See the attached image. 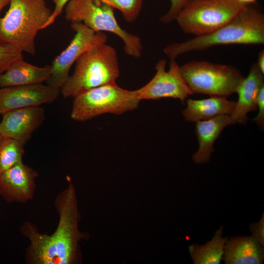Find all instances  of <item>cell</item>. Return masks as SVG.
Listing matches in <instances>:
<instances>
[{"instance_id":"obj_14","label":"cell","mask_w":264,"mask_h":264,"mask_svg":"<svg viewBox=\"0 0 264 264\" xmlns=\"http://www.w3.org/2000/svg\"><path fill=\"white\" fill-rule=\"evenodd\" d=\"M264 86V74L256 63L254 64L251 66L247 76L243 78L236 91L238 99L230 115L235 124H245L248 119V113L257 110L258 94Z\"/></svg>"},{"instance_id":"obj_30","label":"cell","mask_w":264,"mask_h":264,"mask_svg":"<svg viewBox=\"0 0 264 264\" xmlns=\"http://www.w3.org/2000/svg\"><path fill=\"white\" fill-rule=\"evenodd\" d=\"M3 139V137L0 134V142L1 141L2 139Z\"/></svg>"},{"instance_id":"obj_16","label":"cell","mask_w":264,"mask_h":264,"mask_svg":"<svg viewBox=\"0 0 264 264\" xmlns=\"http://www.w3.org/2000/svg\"><path fill=\"white\" fill-rule=\"evenodd\" d=\"M222 259L226 264H262L264 246L252 236L227 238Z\"/></svg>"},{"instance_id":"obj_22","label":"cell","mask_w":264,"mask_h":264,"mask_svg":"<svg viewBox=\"0 0 264 264\" xmlns=\"http://www.w3.org/2000/svg\"><path fill=\"white\" fill-rule=\"evenodd\" d=\"M22 53L18 47L0 42V75L14 61L23 59Z\"/></svg>"},{"instance_id":"obj_15","label":"cell","mask_w":264,"mask_h":264,"mask_svg":"<svg viewBox=\"0 0 264 264\" xmlns=\"http://www.w3.org/2000/svg\"><path fill=\"white\" fill-rule=\"evenodd\" d=\"M195 132L198 148L193 154L192 159L197 164L208 162L214 151L213 145L222 130L227 126L234 124L229 115L224 114L196 122Z\"/></svg>"},{"instance_id":"obj_7","label":"cell","mask_w":264,"mask_h":264,"mask_svg":"<svg viewBox=\"0 0 264 264\" xmlns=\"http://www.w3.org/2000/svg\"><path fill=\"white\" fill-rule=\"evenodd\" d=\"M182 75L192 92L226 97L236 92L244 77L231 65L205 61H191L180 66Z\"/></svg>"},{"instance_id":"obj_6","label":"cell","mask_w":264,"mask_h":264,"mask_svg":"<svg viewBox=\"0 0 264 264\" xmlns=\"http://www.w3.org/2000/svg\"><path fill=\"white\" fill-rule=\"evenodd\" d=\"M64 10L68 21L81 22L95 32L113 33L122 40L128 55L141 57L143 47L140 38L120 26L112 7L94 0H69Z\"/></svg>"},{"instance_id":"obj_18","label":"cell","mask_w":264,"mask_h":264,"mask_svg":"<svg viewBox=\"0 0 264 264\" xmlns=\"http://www.w3.org/2000/svg\"><path fill=\"white\" fill-rule=\"evenodd\" d=\"M186 101L187 105L182 111L183 116L187 121L195 123L219 115H230L236 103L226 97L220 96L199 100L188 99Z\"/></svg>"},{"instance_id":"obj_1","label":"cell","mask_w":264,"mask_h":264,"mask_svg":"<svg viewBox=\"0 0 264 264\" xmlns=\"http://www.w3.org/2000/svg\"><path fill=\"white\" fill-rule=\"evenodd\" d=\"M54 204L59 221L52 234L41 233L29 221L21 227L22 234L29 241L25 253L29 264H74L81 261L80 242L85 234L79 229L78 200L72 183L58 195Z\"/></svg>"},{"instance_id":"obj_24","label":"cell","mask_w":264,"mask_h":264,"mask_svg":"<svg viewBox=\"0 0 264 264\" xmlns=\"http://www.w3.org/2000/svg\"><path fill=\"white\" fill-rule=\"evenodd\" d=\"M257 104V110L259 111L253 121L261 128L263 129L264 126V86L261 88L258 93Z\"/></svg>"},{"instance_id":"obj_8","label":"cell","mask_w":264,"mask_h":264,"mask_svg":"<svg viewBox=\"0 0 264 264\" xmlns=\"http://www.w3.org/2000/svg\"><path fill=\"white\" fill-rule=\"evenodd\" d=\"M247 6L237 0H193L175 21L185 33L201 36L226 24Z\"/></svg>"},{"instance_id":"obj_4","label":"cell","mask_w":264,"mask_h":264,"mask_svg":"<svg viewBox=\"0 0 264 264\" xmlns=\"http://www.w3.org/2000/svg\"><path fill=\"white\" fill-rule=\"evenodd\" d=\"M119 76L117 52L105 43L86 51L77 59L61 92L65 98H74L90 89L116 83Z\"/></svg>"},{"instance_id":"obj_12","label":"cell","mask_w":264,"mask_h":264,"mask_svg":"<svg viewBox=\"0 0 264 264\" xmlns=\"http://www.w3.org/2000/svg\"><path fill=\"white\" fill-rule=\"evenodd\" d=\"M38 172L21 161L0 175V196L9 203H25L36 188Z\"/></svg>"},{"instance_id":"obj_26","label":"cell","mask_w":264,"mask_h":264,"mask_svg":"<svg viewBox=\"0 0 264 264\" xmlns=\"http://www.w3.org/2000/svg\"><path fill=\"white\" fill-rule=\"evenodd\" d=\"M69 0H52L54 4V8L52 11L50 18L45 25L44 28L52 24L63 12L64 9Z\"/></svg>"},{"instance_id":"obj_9","label":"cell","mask_w":264,"mask_h":264,"mask_svg":"<svg viewBox=\"0 0 264 264\" xmlns=\"http://www.w3.org/2000/svg\"><path fill=\"white\" fill-rule=\"evenodd\" d=\"M71 28L75 33L68 46L53 61L46 84L61 88L68 79L71 66L86 51L106 43L107 35L95 32L81 22H72Z\"/></svg>"},{"instance_id":"obj_2","label":"cell","mask_w":264,"mask_h":264,"mask_svg":"<svg viewBox=\"0 0 264 264\" xmlns=\"http://www.w3.org/2000/svg\"><path fill=\"white\" fill-rule=\"evenodd\" d=\"M264 44V14L248 6L229 22L207 34L167 45L164 53L170 59L180 55L221 45Z\"/></svg>"},{"instance_id":"obj_21","label":"cell","mask_w":264,"mask_h":264,"mask_svg":"<svg viewBox=\"0 0 264 264\" xmlns=\"http://www.w3.org/2000/svg\"><path fill=\"white\" fill-rule=\"evenodd\" d=\"M119 10L127 22H132L138 17L144 0H94Z\"/></svg>"},{"instance_id":"obj_27","label":"cell","mask_w":264,"mask_h":264,"mask_svg":"<svg viewBox=\"0 0 264 264\" xmlns=\"http://www.w3.org/2000/svg\"><path fill=\"white\" fill-rule=\"evenodd\" d=\"M256 66L264 74V50H261L258 55L257 62L256 63Z\"/></svg>"},{"instance_id":"obj_29","label":"cell","mask_w":264,"mask_h":264,"mask_svg":"<svg viewBox=\"0 0 264 264\" xmlns=\"http://www.w3.org/2000/svg\"><path fill=\"white\" fill-rule=\"evenodd\" d=\"M238 0L239 2L242 4H244L247 5H248L249 4H251V3H254L257 1V0Z\"/></svg>"},{"instance_id":"obj_19","label":"cell","mask_w":264,"mask_h":264,"mask_svg":"<svg viewBox=\"0 0 264 264\" xmlns=\"http://www.w3.org/2000/svg\"><path fill=\"white\" fill-rule=\"evenodd\" d=\"M223 226L216 231L212 240L201 245L189 246L190 256L195 264H220L224 253L227 238H223Z\"/></svg>"},{"instance_id":"obj_3","label":"cell","mask_w":264,"mask_h":264,"mask_svg":"<svg viewBox=\"0 0 264 264\" xmlns=\"http://www.w3.org/2000/svg\"><path fill=\"white\" fill-rule=\"evenodd\" d=\"M9 4L7 11L0 18V42L33 55L36 37L45 29L52 11L46 0H10Z\"/></svg>"},{"instance_id":"obj_17","label":"cell","mask_w":264,"mask_h":264,"mask_svg":"<svg viewBox=\"0 0 264 264\" xmlns=\"http://www.w3.org/2000/svg\"><path fill=\"white\" fill-rule=\"evenodd\" d=\"M51 66L40 67L20 59L0 75V88L42 83L49 78Z\"/></svg>"},{"instance_id":"obj_28","label":"cell","mask_w":264,"mask_h":264,"mask_svg":"<svg viewBox=\"0 0 264 264\" xmlns=\"http://www.w3.org/2000/svg\"><path fill=\"white\" fill-rule=\"evenodd\" d=\"M10 0H0V12L7 5L9 4Z\"/></svg>"},{"instance_id":"obj_13","label":"cell","mask_w":264,"mask_h":264,"mask_svg":"<svg viewBox=\"0 0 264 264\" xmlns=\"http://www.w3.org/2000/svg\"><path fill=\"white\" fill-rule=\"evenodd\" d=\"M2 115L0 135L3 138L14 139L24 145L45 118L44 110L40 106L15 109Z\"/></svg>"},{"instance_id":"obj_10","label":"cell","mask_w":264,"mask_h":264,"mask_svg":"<svg viewBox=\"0 0 264 264\" xmlns=\"http://www.w3.org/2000/svg\"><path fill=\"white\" fill-rule=\"evenodd\" d=\"M166 61L159 60L155 65V73L142 87L135 90L137 97L142 100H158L172 98L185 101L193 93L184 79L176 60H170L166 70Z\"/></svg>"},{"instance_id":"obj_25","label":"cell","mask_w":264,"mask_h":264,"mask_svg":"<svg viewBox=\"0 0 264 264\" xmlns=\"http://www.w3.org/2000/svg\"><path fill=\"white\" fill-rule=\"evenodd\" d=\"M249 228L252 236L264 246V213L259 221L251 224Z\"/></svg>"},{"instance_id":"obj_20","label":"cell","mask_w":264,"mask_h":264,"mask_svg":"<svg viewBox=\"0 0 264 264\" xmlns=\"http://www.w3.org/2000/svg\"><path fill=\"white\" fill-rule=\"evenodd\" d=\"M24 144L14 139L4 137L0 142V175L22 161Z\"/></svg>"},{"instance_id":"obj_11","label":"cell","mask_w":264,"mask_h":264,"mask_svg":"<svg viewBox=\"0 0 264 264\" xmlns=\"http://www.w3.org/2000/svg\"><path fill=\"white\" fill-rule=\"evenodd\" d=\"M60 92V88L42 83L0 88V114L52 102Z\"/></svg>"},{"instance_id":"obj_23","label":"cell","mask_w":264,"mask_h":264,"mask_svg":"<svg viewBox=\"0 0 264 264\" xmlns=\"http://www.w3.org/2000/svg\"><path fill=\"white\" fill-rule=\"evenodd\" d=\"M193 0H170L168 11L160 18L161 22L168 24L176 20L181 10Z\"/></svg>"},{"instance_id":"obj_5","label":"cell","mask_w":264,"mask_h":264,"mask_svg":"<svg viewBox=\"0 0 264 264\" xmlns=\"http://www.w3.org/2000/svg\"><path fill=\"white\" fill-rule=\"evenodd\" d=\"M73 98L70 116L77 121L106 113L120 115L137 109L141 101L135 90L122 88L116 83L90 89Z\"/></svg>"}]
</instances>
